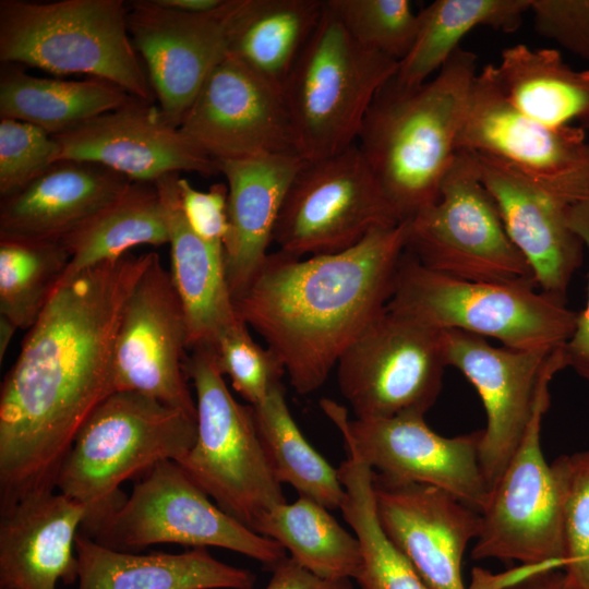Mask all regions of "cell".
<instances>
[{"label":"cell","instance_id":"1","mask_svg":"<svg viewBox=\"0 0 589 589\" xmlns=\"http://www.w3.org/2000/svg\"><path fill=\"white\" fill-rule=\"evenodd\" d=\"M154 253H128L62 279L28 329L0 390V508L56 490L76 433L115 392L121 316Z\"/></svg>","mask_w":589,"mask_h":589},{"label":"cell","instance_id":"2","mask_svg":"<svg viewBox=\"0 0 589 589\" xmlns=\"http://www.w3.org/2000/svg\"><path fill=\"white\" fill-rule=\"evenodd\" d=\"M405 244L406 221L336 253L303 259L278 250L233 298L238 316L263 337L297 393L320 388L386 310Z\"/></svg>","mask_w":589,"mask_h":589},{"label":"cell","instance_id":"3","mask_svg":"<svg viewBox=\"0 0 589 589\" xmlns=\"http://www.w3.org/2000/svg\"><path fill=\"white\" fill-rule=\"evenodd\" d=\"M477 74L476 55L458 48L433 80L392 79L374 97L357 145L401 223L438 200Z\"/></svg>","mask_w":589,"mask_h":589},{"label":"cell","instance_id":"4","mask_svg":"<svg viewBox=\"0 0 589 589\" xmlns=\"http://www.w3.org/2000/svg\"><path fill=\"white\" fill-rule=\"evenodd\" d=\"M196 438V418L149 396L115 390L88 416L59 469L56 490L85 507L92 538L127 500L121 484L163 460H179Z\"/></svg>","mask_w":589,"mask_h":589},{"label":"cell","instance_id":"5","mask_svg":"<svg viewBox=\"0 0 589 589\" xmlns=\"http://www.w3.org/2000/svg\"><path fill=\"white\" fill-rule=\"evenodd\" d=\"M387 309L438 330L457 329L518 350H554L570 338L577 312L532 281L448 276L404 252Z\"/></svg>","mask_w":589,"mask_h":589},{"label":"cell","instance_id":"6","mask_svg":"<svg viewBox=\"0 0 589 589\" xmlns=\"http://www.w3.org/2000/svg\"><path fill=\"white\" fill-rule=\"evenodd\" d=\"M122 0L0 1V60L56 74L83 73L152 103Z\"/></svg>","mask_w":589,"mask_h":589},{"label":"cell","instance_id":"7","mask_svg":"<svg viewBox=\"0 0 589 589\" xmlns=\"http://www.w3.org/2000/svg\"><path fill=\"white\" fill-rule=\"evenodd\" d=\"M398 65L354 40L325 3L283 91L299 156L316 160L357 144L374 97Z\"/></svg>","mask_w":589,"mask_h":589},{"label":"cell","instance_id":"8","mask_svg":"<svg viewBox=\"0 0 589 589\" xmlns=\"http://www.w3.org/2000/svg\"><path fill=\"white\" fill-rule=\"evenodd\" d=\"M565 368L560 347L546 361L524 437L480 512V532L471 551L476 561H517L524 566L564 570L566 460L563 455L546 462L541 424L550 405V383Z\"/></svg>","mask_w":589,"mask_h":589},{"label":"cell","instance_id":"9","mask_svg":"<svg viewBox=\"0 0 589 589\" xmlns=\"http://www.w3.org/2000/svg\"><path fill=\"white\" fill-rule=\"evenodd\" d=\"M183 366L196 395V438L177 462L216 505L253 530L263 513L286 502L253 407L232 397L212 350H192Z\"/></svg>","mask_w":589,"mask_h":589},{"label":"cell","instance_id":"10","mask_svg":"<svg viewBox=\"0 0 589 589\" xmlns=\"http://www.w3.org/2000/svg\"><path fill=\"white\" fill-rule=\"evenodd\" d=\"M405 251L426 268L456 278L534 283L473 157L464 152H457L438 200L406 221Z\"/></svg>","mask_w":589,"mask_h":589},{"label":"cell","instance_id":"11","mask_svg":"<svg viewBox=\"0 0 589 589\" xmlns=\"http://www.w3.org/2000/svg\"><path fill=\"white\" fill-rule=\"evenodd\" d=\"M92 540L133 552L160 543L233 551L272 568L286 556L275 540L263 537L211 502L175 460L142 473L124 503Z\"/></svg>","mask_w":589,"mask_h":589},{"label":"cell","instance_id":"12","mask_svg":"<svg viewBox=\"0 0 589 589\" xmlns=\"http://www.w3.org/2000/svg\"><path fill=\"white\" fill-rule=\"evenodd\" d=\"M446 366L442 330L387 308L336 364L340 393L357 419L425 416Z\"/></svg>","mask_w":589,"mask_h":589},{"label":"cell","instance_id":"13","mask_svg":"<svg viewBox=\"0 0 589 589\" xmlns=\"http://www.w3.org/2000/svg\"><path fill=\"white\" fill-rule=\"evenodd\" d=\"M401 224L357 144L305 160L284 201L273 241L303 257L336 253L380 227Z\"/></svg>","mask_w":589,"mask_h":589},{"label":"cell","instance_id":"14","mask_svg":"<svg viewBox=\"0 0 589 589\" xmlns=\"http://www.w3.org/2000/svg\"><path fill=\"white\" fill-rule=\"evenodd\" d=\"M457 152L493 159L569 205L589 194L585 129L552 128L520 113L498 88L493 64L473 81Z\"/></svg>","mask_w":589,"mask_h":589},{"label":"cell","instance_id":"15","mask_svg":"<svg viewBox=\"0 0 589 589\" xmlns=\"http://www.w3.org/2000/svg\"><path fill=\"white\" fill-rule=\"evenodd\" d=\"M321 407L339 430L349 456L390 479L440 488L477 512L491 491L479 452L483 430L454 437L434 432L422 414L348 419L330 399Z\"/></svg>","mask_w":589,"mask_h":589},{"label":"cell","instance_id":"16","mask_svg":"<svg viewBox=\"0 0 589 589\" xmlns=\"http://www.w3.org/2000/svg\"><path fill=\"white\" fill-rule=\"evenodd\" d=\"M187 348L184 310L155 252L121 316L112 361L115 390L136 392L196 418L183 366Z\"/></svg>","mask_w":589,"mask_h":589},{"label":"cell","instance_id":"17","mask_svg":"<svg viewBox=\"0 0 589 589\" xmlns=\"http://www.w3.org/2000/svg\"><path fill=\"white\" fill-rule=\"evenodd\" d=\"M240 0L216 10L182 12L155 0L132 2L127 23L146 64L152 89L166 121L179 128L204 83L229 55L230 28Z\"/></svg>","mask_w":589,"mask_h":589},{"label":"cell","instance_id":"18","mask_svg":"<svg viewBox=\"0 0 589 589\" xmlns=\"http://www.w3.org/2000/svg\"><path fill=\"white\" fill-rule=\"evenodd\" d=\"M179 130L216 163L299 155L283 93L231 55L211 73Z\"/></svg>","mask_w":589,"mask_h":589},{"label":"cell","instance_id":"19","mask_svg":"<svg viewBox=\"0 0 589 589\" xmlns=\"http://www.w3.org/2000/svg\"><path fill=\"white\" fill-rule=\"evenodd\" d=\"M442 339L447 366L457 369L482 400L486 425L479 459L492 489L524 437L553 350L493 347L483 337L457 329L442 330Z\"/></svg>","mask_w":589,"mask_h":589},{"label":"cell","instance_id":"20","mask_svg":"<svg viewBox=\"0 0 589 589\" xmlns=\"http://www.w3.org/2000/svg\"><path fill=\"white\" fill-rule=\"evenodd\" d=\"M380 525L432 589H466L462 560L480 532V513L450 493L374 471Z\"/></svg>","mask_w":589,"mask_h":589},{"label":"cell","instance_id":"21","mask_svg":"<svg viewBox=\"0 0 589 589\" xmlns=\"http://www.w3.org/2000/svg\"><path fill=\"white\" fill-rule=\"evenodd\" d=\"M53 137L59 160L95 163L131 181L154 183L180 171L219 172L217 163L169 124L159 108L137 98Z\"/></svg>","mask_w":589,"mask_h":589},{"label":"cell","instance_id":"22","mask_svg":"<svg viewBox=\"0 0 589 589\" xmlns=\"http://www.w3.org/2000/svg\"><path fill=\"white\" fill-rule=\"evenodd\" d=\"M470 155L510 241L529 264L537 288L566 300L585 248L568 224L570 205L508 167L484 156Z\"/></svg>","mask_w":589,"mask_h":589},{"label":"cell","instance_id":"23","mask_svg":"<svg viewBox=\"0 0 589 589\" xmlns=\"http://www.w3.org/2000/svg\"><path fill=\"white\" fill-rule=\"evenodd\" d=\"M85 515L56 490L0 508V589H57L77 580L75 540Z\"/></svg>","mask_w":589,"mask_h":589},{"label":"cell","instance_id":"24","mask_svg":"<svg viewBox=\"0 0 589 589\" xmlns=\"http://www.w3.org/2000/svg\"><path fill=\"white\" fill-rule=\"evenodd\" d=\"M131 182L95 163L59 160L16 193L1 199L0 238L61 241Z\"/></svg>","mask_w":589,"mask_h":589},{"label":"cell","instance_id":"25","mask_svg":"<svg viewBox=\"0 0 589 589\" xmlns=\"http://www.w3.org/2000/svg\"><path fill=\"white\" fill-rule=\"evenodd\" d=\"M304 161L299 155L289 154L217 163L228 187L230 230L224 256L232 299L268 255L284 201Z\"/></svg>","mask_w":589,"mask_h":589},{"label":"cell","instance_id":"26","mask_svg":"<svg viewBox=\"0 0 589 589\" xmlns=\"http://www.w3.org/2000/svg\"><path fill=\"white\" fill-rule=\"evenodd\" d=\"M179 173L154 182L169 229L170 276L184 310L188 349H209L240 320L229 289L224 248L201 239L189 226L178 193Z\"/></svg>","mask_w":589,"mask_h":589},{"label":"cell","instance_id":"27","mask_svg":"<svg viewBox=\"0 0 589 589\" xmlns=\"http://www.w3.org/2000/svg\"><path fill=\"white\" fill-rule=\"evenodd\" d=\"M75 551L77 589H252L255 582L253 573L215 558L205 548L136 554L79 533Z\"/></svg>","mask_w":589,"mask_h":589},{"label":"cell","instance_id":"28","mask_svg":"<svg viewBox=\"0 0 589 589\" xmlns=\"http://www.w3.org/2000/svg\"><path fill=\"white\" fill-rule=\"evenodd\" d=\"M493 74L506 100L552 128H589V70H575L558 50L524 44L505 48Z\"/></svg>","mask_w":589,"mask_h":589},{"label":"cell","instance_id":"29","mask_svg":"<svg viewBox=\"0 0 589 589\" xmlns=\"http://www.w3.org/2000/svg\"><path fill=\"white\" fill-rule=\"evenodd\" d=\"M324 5L325 0H240L229 55L283 93Z\"/></svg>","mask_w":589,"mask_h":589},{"label":"cell","instance_id":"30","mask_svg":"<svg viewBox=\"0 0 589 589\" xmlns=\"http://www.w3.org/2000/svg\"><path fill=\"white\" fill-rule=\"evenodd\" d=\"M136 97L107 81H63L5 65L0 75V118L32 123L50 135L69 132ZM139 99V98H137Z\"/></svg>","mask_w":589,"mask_h":589},{"label":"cell","instance_id":"31","mask_svg":"<svg viewBox=\"0 0 589 589\" xmlns=\"http://www.w3.org/2000/svg\"><path fill=\"white\" fill-rule=\"evenodd\" d=\"M61 242L70 255L62 279L115 261L134 247L169 243L168 223L156 184L132 181Z\"/></svg>","mask_w":589,"mask_h":589},{"label":"cell","instance_id":"32","mask_svg":"<svg viewBox=\"0 0 589 589\" xmlns=\"http://www.w3.org/2000/svg\"><path fill=\"white\" fill-rule=\"evenodd\" d=\"M532 0H436L418 13L414 41L393 80L404 87H416L446 63L472 29L488 26L515 32Z\"/></svg>","mask_w":589,"mask_h":589},{"label":"cell","instance_id":"33","mask_svg":"<svg viewBox=\"0 0 589 589\" xmlns=\"http://www.w3.org/2000/svg\"><path fill=\"white\" fill-rule=\"evenodd\" d=\"M327 509L299 496L263 513L253 531L277 541L292 560L321 578L356 579L362 563L359 540Z\"/></svg>","mask_w":589,"mask_h":589},{"label":"cell","instance_id":"34","mask_svg":"<svg viewBox=\"0 0 589 589\" xmlns=\"http://www.w3.org/2000/svg\"><path fill=\"white\" fill-rule=\"evenodd\" d=\"M256 430L278 482L328 509L341 507L346 492L335 469L304 437L288 408L283 385L252 406Z\"/></svg>","mask_w":589,"mask_h":589},{"label":"cell","instance_id":"35","mask_svg":"<svg viewBox=\"0 0 589 589\" xmlns=\"http://www.w3.org/2000/svg\"><path fill=\"white\" fill-rule=\"evenodd\" d=\"M346 497L340 507L361 548L356 577L361 589H432L382 529L375 508L372 470L349 456L338 468Z\"/></svg>","mask_w":589,"mask_h":589},{"label":"cell","instance_id":"36","mask_svg":"<svg viewBox=\"0 0 589 589\" xmlns=\"http://www.w3.org/2000/svg\"><path fill=\"white\" fill-rule=\"evenodd\" d=\"M70 255L61 241L0 238V315L19 329L37 321Z\"/></svg>","mask_w":589,"mask_h":589},{"label":"cell","instance_id":"37","mask_svg":"<svg viewBox=\"0 0 589 589\" xmlns=\"http://www.w3.org/2000/svg\"><path fill=\"white\" fill-rule=\"evenodd\" d=\"M363 47L400 61L409 52L419 16L408 0H325Z\"/></svg>","mask_w":589,"mask_h":589},{"label":"cell","instance_id":"38","mask_svg":"<svg viewBox=\"0 0 589 589\" xmlns=\"http://www.w3.org/2000/svg\"><path fill=\"white\" fill-rule=\"evenodd\" d=\"M240 318L217 338L212 352L218 370L251 406L262 402L279 385L285 369L269 348L260 346Z\"/></svg>","mask_w":589,"mask_h":589},{"label":"cell","instance_id":"39","mask_svg":"<svg viewBox=\"0 0 589 589\" xmlns=\"http://www.w3.org/2000/svg\"><path fill=\"white\" fill-rule=\"evenodd\" d=\"M59 160L53 135L16 119L0 120V195L10 196Z\"/></svg>","mask_w":589,"mask_h":589},{"label":"cell","instance_id":"40","mask_svg":"<svg viewBox=\"0 0 589 589\" xmlns=\"http://www.w3.org/2000/svg\"><path fill=\"white\" fill-rule=\"evenodd\" d=\"M565 460L564 572L574 589H589V450Z\"/></svg>","mask_w":589,"mask_h":589},{"label":"cell","instance_id":"41","mask_svg":"<svg viewBox=\"0 0 589 589\" xmlns=\"http://www.w3.org/2000/svg\"><path fill=\"white\" fill-rule=\"evenodd\" d=\"M536 32L589 60V0H532Z\"/></svg>","mask_w":589,"mask_h":589},{"label":"cell","instance_id":"42","mask_svg":"<svg viewBox=\"0 0 589 589\" xmlns=\"http://www.w3.org/2000/svg\"><path fill=\"white\" fill-rule=\"evenodd\" d=\"M178 193L191 229L204 241L224 248L230 230L227 184L216 183L201 191L179 177Z\"/></svg>","mask_w":589,"mask_h":589},{"label":"cell","instance_id":"43","mask_svg":"<svg viewBox=\"0 0 589 589\" xmlns=\"http://www.w3.org/2000/svg\"><path fill=\"white\" fill-rule=\"evenodd\" d=\"M568 224L589 251V194L570 205ZM567 368L589 383V273L586 306L577 312L573 335L564 345Z\"/></svg>","mask_w":589,"mask_h":589},{"label":"cell","instance_id":"44","mask_svg":"<svg viewBox=\"0 0 589 589\" xmlns=\"http://www.w3.org/2000/svg\"><path fill=\"white\" fill-rule=\"evenodd\" d=\"M478 589H574L563 569L524 566L506 575L494 576L477 569Z\"/></svg>","mask_w":589,"mask_h":589},{"label":"cell","instance_id":"45","mask_svg":"<svg viewBox=\"0 0 589 589\" xmlns=\"http://www.w3.org/2000/svg\"><path fill=\"white\" fill-rule=\"evenodd\" d=\"M265 589H353L350 579H324L309 572L291 557L273 567Z\"/></svg>","mask_w":589,"mask_h":589},{"label":"cell","instance_id":"46","mask_svg":"<svg viewBox=\"0 0 589 589\" xmlns=\"http://www.w3.org/2000/svg\"><path fill=\"white\" fill-rule=\"evenodd\" d=\"M225 0H155L161 7L191 13H204L218 9Z\"/></svg>","mask_w":589,"mask_h":589},{"label":"cell","instance_id":"47","mask_svg":"<svg viewBox=\"0 0 589 589\" xmlns=\"http://www.w3.org/2000/svg\"><path fill=\"white\" fill-rule=\"evenodd\" d=\"M16 329L19 328L12 321H10L8 317L3 315H0V361L1 362Z\"/></svg>","mask_w":589,"mask_h":589}]
</instances>
